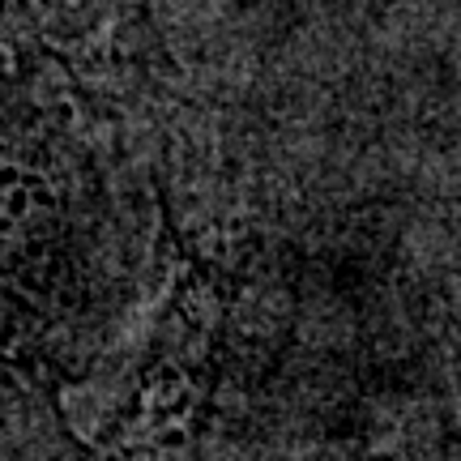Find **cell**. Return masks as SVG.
Instances as JSON below:
<instances>
[{
	"instance_id": "6da1fadb",
	"label": "cell",
	"mask_w": 461,
	"mask_h": 461,
	"mask_svg": "<svg viewBox=\"0 0 461 461\" xmlns=\"http://www.w3.org/2000/svg\"><path fill=\"white\" fill-rule=\"evenodd\" d=\"M453 380H457V402H461V312L453 325Z\"/></svg>"
}]
</instances>
